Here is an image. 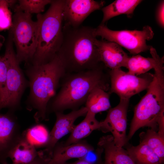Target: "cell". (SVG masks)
Masks as SVG:
<instances>
[{"mask_svg":"<svg viewBox=\"0 0 164 164\" xmlns=\"http://www.w3.org/2000/svg\"><path fill=\"white\" fill-rule=\"evenodd\" d=\"M102 64L96 68L77 73H66L62 78L60 91L49 102L46 110L50 113L63 112L67 109H78L85 104L90 93L96 88L109 91L108 70Z\"/></svg>","mask_w":164,"mask_h":164,"instance_id":"cell-1","label":"cell"},{"mask_svg":"<svg viewBox=\"0 0 164 164\" xmlns=\"http://www.w3.org/2000/svg\"><path fill=\"white\" fill-rule=\"evenodd\" d=\"M95 30L86 26H63V40L57 54L66 73L90 70L102 64L96 44Z\"/></svg>","mask_w":164,"mask_h":164,"instance_id":"cell-2","label":"cell"},{"mask_svg":"<svg viewBox=\"0 0 164 164\" xmlns=\"http://www.w3.org/2000/svg\"><path fill=\"white\" fill-rule=\"evenodd\" d=\"M26 65L25 72L29 79L30 92L26 101V108L36 111L34 118L36 123H39L47 120L48 104L56 95L66 71L57 54L47 63Z\"/></svg>","mask_w":164,"mask_h":164,"instance_id":"cell-3","label":"cell"},{"mask_svg":"<svg viewBox=\"0 0 164 164\" xmlns=\"http://www.w3.org/2000/svg\"><path fill=\"white\" fill-rule=\"evenodd\" d=\"M64 0H52L46 12L37 15L38 27L36 51L29 64L47 63L55 56L63 39Z\"/></svg>","mask_w":164,"mask_h":164,"instance_id":"cell-4","label":"cell"},{"mask_svg":"<svg viewBox=\"0 0 164 164\" xmlns=\"http://www.w3.org/2000/svg\"><path fill=\"white\" fill-rule=\"evenodd\" d=\"M164 62L163 59L158 61L146 93L134 108L127 141L141 128L149 127L155 131L157 129L158 119L164 111Z\"/></svg>","mask_w":164,"mask_h":164,"instance_id":"cell-5","label":"cell"},{"mask_svg":"<svg viewBox=\"0 0 164 164\" xmlns=\"http://www.w3.org/2000/svg\"><path fill=\"white\" fill-rule=\"evenodd\" d=\"M9 33L16 50L17 60L20 64L30 63L35 53L37 43L38 24L32 20L31 14L14 11Z\"/></svg>","mask_w":164,"mask_h":164,"instance_id":"cell-6","label":"cell"},{"mask_svg":"<svg viewBox=\"0 0 164 164\" xmlns=\"http://www.w3.org/2000/svg\"><path fill=\"white\" fill-rule=\"evenodd\" d=\"M13 43L9 34L4 54L8 66L5 88L3 98L0 102V111L6 108L14 112L20 110L21 98L26 89L29 87V81L17 60Z\"/></svg>","mask_w":164,"mask_h":164,"instance_id":"cell-7","label":"cell"},{"mask_svg":"<svg viewBox=\"0 0 164 164\" xmlns=\"http://www.w3.org/2000/svg\"><path fill=\"white\" fill-rule=\"evenodd\" d=\"M95 34L103 39L117 43L135 55L150 50L152 46L148 45L146 41L153 38L154 33L149 26H144L141 30L115 31L100 24L96 28Z\"/></svg>","mask_w":164,"mask_h":164,"instance_id":"cell-8","label":"cell"},{"mask_svg":"<svg viewBox=\"0 0 164 164\" xmlns=\"http://www.w3.org/2000/svg\"><path fill=\"white\" fill-rule=\"evenodd\" d=\"M110 86L108 92L114 93L120 99H129L133 96L147 90L153 74L146 73L138 76L125 72L120 68L108 70Z\"/></svg>","mask_w":164,"mask_h":164,"instance_id":"cell-9","label":"cell"},{"mask_svg":"<svg viewBox=\"0 0 164 164\" xmlns=\"http://www.w3.org/2000/svg\"><path fill=\"white\" fill-rule=\"evenodd\" d=\"M129 101V99H120L119 104L109 109L105 119L100 121L99 130L111 132L115 144L120 148L127 142V117Z\"/></svg>","mask_w":164,"mask_h":164,"instance_id":"cell-10","label":"cell"},{"mask_svg":"<svg viewBox=\"0 0 164 164\" xmlns=\"http://www.w3.org/2000/svg\"><path fill=\"white\" fill-rule=\"evenodd\" d=\"M20 126L15 112L0 113V163L7 162L9 154L21 138Z\"/></svg>","mask_w":164,"mask_h":164,"instance_id":"cell-11","label":"cell"},{"mask_svg":"<svg viewBox=\"0 0 164 164\" xmlns=\"http://www.w3.org/2000/svg\"><path fill=\"white\" fill-rule=\"evenodd\" d=\"M104 1L94 0H64L63 21L65 24L73 27L80 26L92 12L101 9Z\"/></svg>","mask_w":164,"mask_h":164,"instance_id":"cell-12","label":"cell"},{"mask_svg":"<svg viewBox=\"0 0 164 164\" xmlns=\"http://www.w3.org/2000/svg\"><path fill=\"white\" fill-rule=\"evenodd\" d=\"M87 111V109L85 106L72 110L67 114L60 112L55 113L56 117V121L50 133L48 142L43 151L51 155L58 141L71 132L75 126L74 123L76 119L80 117L85 116Z\"/></svg>","mask_w":164,"mask_h":164,"instance_id":"cell-13","label":"cell"},{"mask_svg":"<svg viewBox=\"0 0 164 164\" xmlns=\"http://www.w3.org/2000/svg\"><path fill=\"white\" fill-rule=\"evenodd\" d=\"M96 43L100 61L106 68L112 70L126 67L129 56L121 46L103 39H97Z\"/></svg>","mask_w":164,"mask_h":164,"instance_id":"cell-14","label":"cell"},{"mask_svg":"<svg viewBox=\"0 0 164 164\" xmlns=\"http://www.w3.org/2000/svg\"><path fill=\"white\" fill-rule=\"evenodd\" d=\"M93 149L91 145L84 142L67 145L56 144L47 164H65L69 159L83 158Z\"/></svg>","mask_w":164,"mask_h":164,"instance_id":"cell-15","label":"cell"},{"mask_svg":"<svg viewBox=\"0 0 164 164\" xmlns=\"http://www.w3.org/2000/svg\"><path fill=\"white\" fill-rule=\"evenodd\" d=\"M97 145L104 151V164H135L126 150L116 145L112 135L102 137Z\"/></svg>","mask_w":164,"mask_h":164,"instance_id":"cell-16","label":"cell"},{"mask_svg":"<svg viewBox=\"0 0 164 164\" xmlns=\"http://www.w3.org/2000/svg\"><path fill=\"white\" fill-rule=\"evenodd\" d=\"M96 114L87 111L84 119L75 126L65 144V145L77 143L89 135L94 131L99 130L100 122L95 118Z\"/></svg>","mask_w":164,"mask_h":164,"instance_id":"cell-17","label":"cell"},{"mask_svg":"<svg viewBox=\"0 0 164 164\" xmlns=\"http://www.w3.org/2000/svg\"><path fill=\"white\" fill-rule=\"evenodd\" d=\"M149 50L152 57L146 58L139 55L129 57L126 66L128 70V72L138 76L145 74L150 70L154 69L159 56L155 49L152 47Z\"/></svg>","mask_w":164,"mask_h":164,"instance_id":"cell-18","label":"cell"},{"mask_svg":"<svg viewBox=\"0 0 164 164\" xmlns=\"http://www.w3.org/2000/svg\"><path fill=\"white\" fill-rule=\"evenodd\" d=\"M140 0H117L108 5L102 7L101 10L103 17L101 24L121 14L131 17L136 7L142 1Z\"/></svg>","mask_w":164,"mask_h":164,"instance_id":"cell-19","label":"cell"},{"mask_svg":"<svg viewBox=\"0 0 164 164\" xmlns=\"http://www.w3.org/2000/svg\"><path fill=\"white\" fill-rule=\"evenodd\" d=\"M39 151L21 136V138L10 152L9 158L12 164H29L38 156Z\"/></svg>","mask_w":164,"mask_h":164,"instance_id":"cell-20","label":"cell"},{"mask_svg":"<svg viewBox=\"0 0 164 164\" xmlns=\"http://www.w3.org/2000/svg\"><path fill=\"white\" fill-rule=\"evenodd\" d=\"M50 133L44 125L38 123L24 131L21 136L36 149L45 147L49 140Z\"/></svg>","mask_w":164,"mask_h":164,"instance_id":"cell-21","label":"cell"},{"mask_svg":"<svg viewBox=\"0 0 164 164\" xmlns=\"http://www.w3.org/2000/svg\"><path fill=\"white\" fill-rule=\"evenodd\" d=\"M110 94L100 88L93 90L88 96L85 103L88 111L95 114L109 110L111 108Z\"/></svg>","mask_w":164,"mask_h":164,"instance_id":"cell-22","label":"cell"},{"mask_svg":"<svg viewBox=\"0 0 164 164\" xmlns=\"http://www.w3.org/2000/svg\"><path fill=\"white\" fill-rule=\"evenodd\" d=\"M126 151L135 164H163L153 151L143 143L131 146Z\"/></svg>","mask_w":164,"mask_h":164,"instance_id":"cell-23","label":"cell"},{"mask_svg":"<svg viewBox=\"0 0 164 164\" xmlns=\"http://www.w3.org/2000/svg\"><path fill=\"white\" fill-rule=\"evenodd\" d=\"M140 142L147 145L159 158L163 163L164 161V136L151 129L140 135Z\"/></svg>","mask_w":164,"mask_h":164,"instance_id":"cell-24","label":"cell"},{"mask_svg":"<svg viewBox=\"0 0 164 164\" xmlns=\"http://www.w3.org/2000/svg\"><path fill=\"white\" fill-rule=\"evenodd\" d=\"M51 0H19L14 7V11H21L32 14L41 13L45 6L50 4Z\"/></svg>","mask_w":164,"mask_h":164,"instance_id":"cell-25","label":"cell"},{"mask_svg":"<svg viewBox=\"0 0 164 164\" xmlns=\"http://www.w3.org/2000/svg\"><path fill=\"white\" fill-rule=\"evenodd\" d=\"M16 2V0H0V32L11 28L12 17L9 8L13 7Z\"/></svg>","mask_w":164,"mask_h":164,"instance_id":"cell-26","label":"cell"},{"mask_svg":"<svg viewBox=\"0 0 164 164\" xmlns=\"http://www.w3.org/2000/svg\"><path fill=\"white\" fill-rule=\"evenodd\" d=\"M8 66L5 56H0V102L3 100L5 92Z\"/></svg>","mask_w":164,"mask_h":164,"instance_id":"cell-27","label":"cell"},{"mask_svg":"<svg viewBox=\"0 0 164 164\" xmlns=\"http://www.w3.org/2000/svg\"><path fill=\"white\" fill-rule=\"evenodd\" d=\"M164 2L162 1L159 3L156 13V18L159 25L162 28H164Z\"/></svg>","mask_w":164,"mask_h":164,"instance_id":"cell-28","label":"cell"},{"mask_svg":"<svg viewBox=\"0 0 164 164\" xmlns=\"http://www.w3.org/2000/svg\"><path fill=\"white\" fill-rule=\"evenodd\" d=\"M49 159V156L43 151H39L38 156L29 164H47Z\"/></svg>","mask_w":164,"mask_h":164,"instance_id":"cell-29","label":"cell"},{"mask_svg":"<svg viewBox=\"0 0 164 164\" xmlns=\"http://www.w3.org/2000/svg\"><path fill=\"white\" fill-rule=\"evenodd\" d=\"M158 126V133L162 136H164V111L162 113L157 122Z\"/></svg>","mask_w":164,"mask_h":164,"instance_id":"cell-30","label":"cell"},{"mask_svg":"<svg viewBox=\"0 0 164 164\" xmlns=\"http://www.w3.org/2000/svg\"><path fill=\"white\" fill-rule=\"evenodd\" d=\"M65 164H91L85 160L82 159H78V160L75 162L71 163L66 162Z\"/></svg>","mask_w":164,"mask_h":164,"instance_id":"cell-31","label":"cell"},{"mask_svg":"<svg viewBox=\"0 0 164 164\" xmlns=\"http://www.w3.org/2000/svg\"><path fill=\"white\" fill-rule=\"evenodd\" d=\"M8 164V163H7H7H4V164Z\"/></svg>","mask_w":164,"mask_h":164,"instance_id":"cell-32","label":"cell"}]
</instances>
